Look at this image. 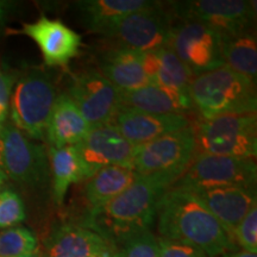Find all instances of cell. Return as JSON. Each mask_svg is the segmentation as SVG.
I'll return each mask as SVG.
<instances>
[{
  "instance_id": "7c38bea8",
  "label": "cell",
  "mask_w": 257,
  "mask_h": 257,
  "mask_svg": "<svg viewBox=\"0 0 257 257\" xmlns=\"http://www.w3.org/2000/svg\"><path fill=\"white\" fill-rule=\"evenodd\" d=\"M68 94L91 127L112 123L121 107V92L96 70L76 75Z\"/></svg>"
},
{
  "instance_id": "f546056e",
  "label": "cell",
  "mask_w": 257,
  "mask_h": 257,
  "mask_svg": "<svg viewBox=\"0 0 257 257\" xmlns=\"http://www.w3.org/2000/svg\"><path fill=\"white\" fill-rule=\"evenodd\" d=\"M160 257H207L205 252L194 246L175 240L159 237Z\"/></svg>"
},
{
  "instance_id": "f1b7e54d",
  "label": "cell",
  "mask_w": 257,
  "mask_h": 257,
  "mask_svg": "<svg viewBox=\"0 0 257 257\" xmlns=\"http://www.w3.org/2000/svg\"><path fill=\"white\" fill-rule=\"evenodd\" d=\"M233 239L243 251L257 253V202L252 205L234 230Z\"/></svg>"
},
{
  "instance_id": "44dd1931",
  "label": "cell",
  "mask_w": 257,
  "mask_h": 257,
  "mask_svg": "<svg viewBox=\"0 0 257 257\" xmlns=\"http://www.w3.org/2000/svg\"><path fill=\"white\" fill-rule=\"evenodd\" d=\"M157 4L160 3L150 0H82L76 6L83 27L99 35L118 19Z\"/></svg>"
},
{
  "instance_id": "836d02e7",
  "label": "cell",
  "mask_w": 257,
  "mask_h": 257,
  "mask_svg": "<svg viewBox=\"0 0 257 257\" xmlns=\"http://www.w3.org/2000/svg\"><path fill=\"white\" fill-rule=\"evenodd\" d=\"M6 179H8V178H6L4 173H3L2 169H0V188L3 187V185H4V182L6 181Z\"/></svg>"
},
{
  "instance_id": "ffe728a7",
  "label": "cell",
  "mask_w": 257,
  "mask_h": 257,
  "mask_svg": "<svg viewBox=\"0 0 257 257\" xmlns=\"http://www.w3.org/2000/svg\"><path fill=\"white\" fill-rule=\"evenodd\" d=\"M143 66L150 83L178 93L191 100L189 87L194 76L169 47L142 53Z\"/></svg>"
},
{
  "instance_id": "d6a6232c",
  "label": "cell",
  "mask_w": 257,
  "mask_h": 257,
  "mask_svg": "<svg viewBox=\"0 0 257 257\" xmlns=\"http://www.w3.org/2000/svg\"><path fill=\"white\" fill-rule=\"evenodd\" d=\"M9 115V106L0 102V124L5 123L6 119H8Z\"/></svg>"
},
{
  "instance_id": "5b68a950",
  "label": "cell",
  "mask_w": 257,
  "mask_h": 257,
  "mask_svg": "<svg viewBox=\"0 0 257 257\" xmlns=\"http://www.w3.org/2000/svg\"><path fill=\"white\" fill-rule=\"evenodd\" d=\"M197 154L253 159L257 155L256 113L221 115L193 125Z\"/></svg>"
},
{
  "instance_id": "e0dca14e",
  "label": "cell",
  "mask_w": 257,
  "mask_h": 257,
  "mask_svg": "<svg viewBox=\"0 0 257 257\" xmlns=\"http://www.w3.org/2000/svg\"><path fill=\"white\" fill-rule=\"evenodd\" d=\"M189 192L208 208L232 238L238 224L257 202L256 188L214 187Z\"/></svg>"
},
{
  "instance_id": "484cf974",
  "label": "cell",
  "mask_w": 257,
  "mask_h": 257,
  "mask_svg": "<svg viewBox=\"0 0 257 257\" xmlns=\"http://www.w3.org/2000/svg\"><path fill=\"white\" fill-rule=\"evenodd\" d=\"M38 253L36 234L25 226L0 231V257H24Z\"/></svg>"
},
{
  "instance_id": "d590c367",
  "label": "cell",
  "mask_w": 257,
  "mask_h": 257,
  "mask_svg": "<svg viewBox=\"0 0 257 257\" xmlns=\"http://www.w3.org/2000/svg\"><path fill=\"white\" fill-rule=\"evenodd\" d=\"M38 255H40V253H36V255H31V256H24V257H38Z\"/></svg>"
},
{
  "instance_id": "7402d4cb",
  "label": "cell",
  "mask_w": 257,
  "mask_h": 257,
  "mask_svg": "<svg viewBox=\"0 0 257 257\" xmlns=\"http://www.w3.org/2000/svg\"><path fill=\"white\" fill-rule=\"evenodd\" d=\"M120 100L123 107L148 113L186 114L193 108L189 99L155 83H148L134 91L121 92Z\"/></svg>"
},
{
  "instance_id": "d6986e66",
  "label": "cell",
  "mask_w": 257,
  "mask_h": 257,
  "mask_svg": "<svg viewBox=\"0 0 257 257\" xmlns=\"http://www.w3.org/2000/svg\"><path fill=\"white\" fill-rule=\"evenodd\" d=\"M99 73L120 92H128L148 85L141 51L111 46L99 55Z\"/></svg>"
},
{
  "instance_id": "9c48e42d",
  "label": "cell",
  "mask_w": 257,
  "mask_h": 257,
  "mask_svg": "<svg viewBox=\"0 0 257 257\" xmlns=\"http://www.w3.org/2000/svg\"><path fill=\"white\" fill-rule=\"evenodd\" d=\"M168 4L175 19L198 22L220 36L250 32L255 25L256 2L250 0H187Z\"/></svg>"
},
{
  "instance_id": "83f0119b",
  "label": "cell",
  "mask_w": 257,
  "mask_h": 257,
  "mask_svg": "<svg viewBox=\"0 0 257 257\" xmlns=\"http://www.w3.org/2000/svg\"><path fill=\"white\" fill-rule=\"evenodd\" d=\"M27 217L24 201L11 188H0V230L18 226Z\"/></svg>"
},
{
  "instance_id": "8992f818",
  "label": "cell",
  "mask_w": 257,
  "mask_h": 257,
  "mask_svg": "<svg viewBox=\"0 0 257 257\" xmlns=\"http://www.w3.org/2000/svg\"><path fill=\"white\" fill-rule=\"evenodd\" d=\"M0 169L16 184L43 188L50 176L48 150L11 123H3L0 124Z\"/></svg>"
},
{
  "instance_id": "ac0fdd59",
  "label": "cell",
  "mask_w": 257,
  "mask_h": 257,
  "mask_svg": "<svg viewBox=\"0 0 257 257\" xmlns=\"http://www.w3.org/2000/svg\"><path fill=\"white\" fill-rule=\"evenodd\" d=\"M91 130L88 121L83 117L68 93L56 96L49 119H48L44 140L49 148H64L76 146Z\"/></svg>"
},
{
  "instance_id": "6da1fadb",
  "label": "cell",
  "mask_w": 257,
  "mask_h": 257,
  "mask_svg": "<svg viewBox=\"0 0 257 257\" xmlns=\"http://www.w3.org/2000/svg\"><path fill=\"white\" fill-rule=\"evenodd\" d=\"M157 229L162 238L194 246L207 257L236 251L237 244L193 193L170 187L163 193L156 212Z\"/></svg>"
},
{
  "instance_id": "2e32d148",
  "label": "cell",
  "mask_w": 257,
  "mask_h": 257,
  "mask_svg": "<svg viewBox=\"0 0 257 257\" xmlns=\"http://www.w3.org/2000/svg\"><path fill=\"white\" fill-rule=\"evenodd\" d=\"M115 251L95 231L81 224H62L51 232L38 257H98Z\"/></svg>"
},
{
  "instance_id": "4dcf8cb0",
  "label": "cell",
  "mask_w": 257,
  "mask_h": 257,
  "mask_svg": "<svg viewBox=\"0 0 257 257\" xmlns=\"http://www.w3.org/2000/svg\"><path fill=\"white\" fill-rule=\"evenodd\" d=\"M19 75L8 67L0 66V102L6 106L10 104L12 91Z\"/></svg>"
},
{
  "instance_id": "7a4b0ae2",
  "label": "cell",
  "mask_w": 257,
  "mask_h": 257,
  "mask_svg": "<svg viewBox=\"0 0 257 257\" xmlns=\"http://www.w3.org/2000/svg\"><path fill=\"white\" fill-rule=\"evenodd\" d=\"M172 186V181L160 176H138L107 204L88 211L81 225L98 232L115 248L131 234L152 230L157 204Z\"/></svg>"
},
{
  "instance_id": "603a6c76",
  "label": "cell",
  "mask_w": 257,
  "mask_h": 257,
  "mask_svg": "<svg viewBox=\"0 0 257 257\" xmlns=\"http://www.w3.org/2000/svg\"><path fill=\"white\" fill-rule=\"evenodd\" d=\"M51 189L56 205H62L67 192L73 184L88 180L87 168L83 165L75 146L64 148H48Z\"/></svg>"
},
{
  "instance_id": "277c9868",
  "label": "cell",
  "mask_w": 257,
  "mask_h": 257,
  "mask_svg": "<svg viewBox=\"0 0 257 257\" xmlns=\"http://www.w3.org/2000/svg\"><path fill=\"white\" fill-rule=\"evenodd\" d=\"M56 96L55 83L47 73L31 70L19 76L9 104L11 124L32 141L44 140Z\"/></svg>"
},
{
  "instance_id": "52a82bcc",
  "label": "cell",
  "mask_w": 257,
  "mask_h": 257,
  "mask_svg": "<svg viewBox=\"0 0 257 257\" xmlns=\"http://www.w3.org/2000/svg\"><path fill=\"white\" fill-rule=\"evenodd\" d=\"M197 154L193 125L136 146L134 170L138 176H160L173 184Z\"/></svg>"
},
{
  "instance_id": "9a60e30c",
  "label": "cell",
  "mask_w": 257,
  "mask_h": 257,
  "mask_svg": "<svg viewBox=\"0 0 257 257\" xmlns=\"http://www.w3.org/2000/svg\"><path fill=\"white\" fill-rule=\"evenodd\" d=\"M112 124L135 146L150 142L192 125L186 114L148 113L123 106L114 115Z\"/></svg>"
},
{
  "instance_id": "4fadbf2b",
  "label": "cell",
  "mask_w": 257,
  "mask_h": 257,
  "mask_svg": "<svg viewBox=\"0 0 257 257\" xmlns=\"http://www.w3.org/2000/svg\"><path fill=\"white\" fill-rule=\"evenodd\" d=\"M75 148L87 168L89 178L99 169L110 166L134 169L136 146L128 142L112 123L91 127Z\"/></svg>"
},
{
  "instance_id": "d4e9b609",
  "label": "cell",
  "mask_w": 257,
  "mask_h": 257,
  "mask_svg": "<svg viewBox=\"0 0 257 257\" xmlns=\"http://www.w3.org/2000/svg\"><path fill=\"white\" fill-rule=\"evenodd\" d=\"M221 59L225 67L256 83L257 42L252 31L221 36Z\"/></svg>"
},
{
  "instance_id": "8fae6325",
  "label": "cell",
  "mask_w": 257,
  "mask_h": 257,
  "mask_svg": "<svg viewBox=\"0 0 257 257\" xmlns=\"http://www.w3.org/2000/svg\"><path fill=\"white\" fill-rule=\"evenodd\" d=\"M169 48L193 76L224 66L221 59V36L213 29L198 22L175 19Z\"/></svg>"
},
{
  "instance_id": "4316f807",
  "label": "cell",
  "mask_w": 257,
  "mask_h": 257,
  "mask_svg": "<svg viewBox=\"0 0 257 257\" xmlns=\"http://www.w3.org/2000/svg\"><path fill=\"white\" fill-rule=\"evenodd\" d=\"M118 257H160L159 237L152 230L134 233L115 246Z\"/></svg>"
},
{
  "instance_id": "cb8c5ba5",
  "label": "cell",
  "mask_w": 257,
  "mask_h": 257,
  "mask_svg": "<svg viewBox=\"0 0 257 257\" xmlns=\"http://www.w3.org/2000/svg\"><path fill=\"white\" fill-rule=\"evenodd\" d=\"M137 178V173L128 167L110 166L99 169L87 180L85 186V197L89 205V211L107 204L125 191Z\"/></svg>"
},
{
  "instance_id": "1f68e13d",
  "label": "cell",
  "mask_w": 257,
  "mask_h": 257,
  "mask_svg": "<svg viewBox=\"0 0 257 257\" xmlns=\"http://www.w3.org/2000/svg\"><path fill=\"white\" fill-rule=\"evenodd\" d=\"M219 257H257V253H250V252H246V251H243V250H240V251H231V252H226L224 253V255H221Z\"/></svg>"
},
{
  "instance_id": "3957f363",
  "label": "cell",
  "mask_w": 257,
  "mask_h": 257,
  "mask_svg": "<svg viewBox=\"0 0 257 257\" xmlns=\"http://www.w3.org/2000/svg\"><path fill=\"white\" fill-rule=\"evenodd\" d=\"M189 96L201 119L256 113V83L225 66L194 76Z\"/></svg>"
},
{
  "instance_id": "30bf717a",
  "label": "cell",
  "mask_w": 257,
  "mask_h": 257,
  "mask_svg": "<svg viewBox=\"0 0 257 257\" xmlns=\"http://www.w3.org/2000/svg\"><path fill=\"white\" fill-rule=\"evenodd\" d=\"M257 167L253 159L195 154L185 173L172 187L186 191L214 187L256 188Z\"/></svg>"
},
{
  "instance_id": "ba28073f",
  "label": "cell",
  "mask_w": 257,
  "mask_h": 257,
  "mask_svg": "<svg viewBox=\"0 0 257 257\" xmlns=\"http://www.w3.org/2000/svg\"><path fill=\"white\" fill-rule=\"evenodd\" d=\"M174 21L170 11L160 3L118 19L99 35L111 46L146 53L169 47Z\"/></svg>"
},
{
  "instance_id": "e575fe53",
  "label": "cell",
  "mask_w": 257,
  "mask_h": 257,
  "mask_svg": "<svg viewBox=\"0 0 257 257\" xmlns=\"http://www.w3.org/2000/svg\"><path fill=\"white\" fill-rule=\"evenodd\" d=\"M98 257H118L117 251L112 252V253H107V255H102V256H98Z\"/></svg>"
},
{
  "instance_id": "5bb4252c",
  "label": "cell",
  "mask_w": 257,
  "mask_h": 257,
  "mask_svg": "<svg viewBox=\"0 0 257 257\" xmlns=\"http://www.w3.org/2000/svg\"><path fill=\"white\" fill-rule=\"evenodd\" d=\"M19 34L31 38L40 48L44 63L49 67H67L78 56L82 38L59 19L41 16L37 21L25 23Z\"/></svg>"
}]
</instances>
